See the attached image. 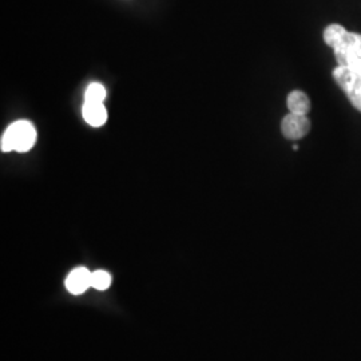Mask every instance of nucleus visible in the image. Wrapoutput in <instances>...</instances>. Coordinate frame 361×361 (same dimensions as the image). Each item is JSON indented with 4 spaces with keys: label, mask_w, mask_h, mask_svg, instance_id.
I'll return each mask as SVG.
<instances>
[{
    "label": "nucleus",
    "mask_w": 361,
    "mask_h": 361,
    "mask_svg": "<svg viewBox=\"0 0 361 361\" xmlns=\"http://www.w3.org/2000/svg\"><path fill=\"white\" fill-rule=\"evenodd\" d=\"M324 40L334 49L337 66H361V34L331 25L324 30Z\"/></svg>",
    "instance_id": "f257e3e1"
},
{
    "label": "nucleus",
    "mask_w": 361,
    "mask_h": 361,
    "mask_svg": "<svg viewBox=\"0 0 361 361\" xmlns=\"http://www.w3.org/2000/svg\"><path fill=\"white\" fill-rule=\"evenodd\" d=\"M37 129L28 121H16L1 135L0 149L4 153L18 152L27 153L37 142Z\"/></svg>",
    "instance_id": "f03ea898"
},
{
    "label": "nucleus",
    "mask_w": 361,
    "mask_h": 361,
    "mask_svg": "<svg viewBox=\"0 0 361 361\" xmlns=\"http://www.w3.org/2000/svg\"><path fill=\"white\" fill-rule=\"evenodd\" d=\"M332 77L345 92L352 106L361 113V66H337Z\"/></svg>",
    "instance_id": "7ed1b4c3"
},
{
    "label": "nucleus",
    "mask_w": 361,
    "mask_h": 361,
    "mask_svg": "<svg viewBox=\"0 0 361 361\" xmlns=\"http://www.w3.org/2000/svg\"><path fill=\"white\" fill-rule=\"evenodd\" d=\"M310 121L307 116H298V114L289 113L288 116H284L281 122V131L285 138L290 141L304 138L310 133Z\"/></svg>",
    "instance_id": "20e7f679"
},
{
    "label": "nucleus",
    "mask_w": 361,
    "mask_h": 361,
    "mask_svg": "<svg viewBox=\"0 0 361 361\" xmlns=\"http://www.w3.org/2000/svg\"><path fill=\"white\" fill-rule=\"evenodd\" d=\"M65 284L71 295H82L91 286V271L83 267L75 268L68 273Z\"/></svg>",
    "instance_id": "39448f33"
},
{
    "label": "nucleus",
    "mask_w": 361,
    "mask_h": 361,
    "mask_svg": "<svg viewBox=\"0 0 361 361\" xmlns=\"http://www.w3.org/2000/svg\"><path fill=\"white\" fill-rule=\"evenodd\" d=\"M82 114L92 128H101L107 121V110L104 102H85Z\"/></svg>",
    "instance_id": "423d86ee"
},
{
    "label": "nucleus",
    "mask_w": 361,
    "mask_h": 361,
    "mask_svg": "<svg viewBox=\"0 0 361 361\" xmlns=\"http://www.w3.org/2000/svg\"><path fill=\"white\" fill-rule=\"evenodd\" d=\"M286 104L290 113L298 114V116H308L310 110V97L304 91H292L288 95Z\"/></svg>",
    "instance_id": "0eeeda50"
},
{
    "label": "nucleus",
    "mask_w": 361,
    "mask_h": 361,
    "mask_svg": "<svg viewBox=\"0 0 361 361\" xmlns=\"http://www.w3.org/2000/svg\"><path fill=\"white\" fill-rule=\"evenodd\" d=\"M111 285V274L106 271L91 273V286L97 290H106Z\"/></svg>",
    "instance_id": "6e6552de"
},
{
    "label": "nucleus",
    "mask_w": 361,
    "mask_h": 361,
    "mask_svg": "<svg viewBox=\"0 0 361 361\" xmlns=\"http://www.w3.org/2000/svg\"><path fill=\"white\" fill-rule=\"evenodd\" d=\"M106 89L101 83H90L85 92V102H104Z\"/></svg>",
    "instance_id": "1a4fd4ad"
}]
</instances>
